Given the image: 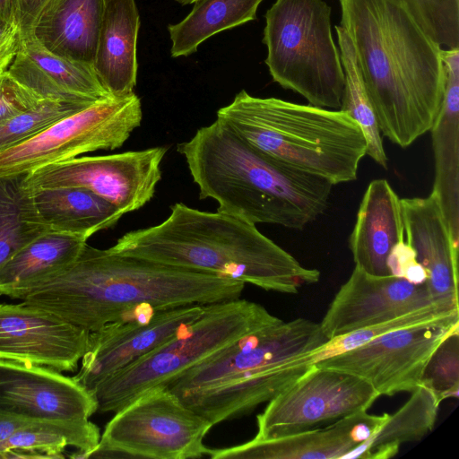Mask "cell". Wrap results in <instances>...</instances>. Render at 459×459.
Segmentation results:
<instances>
[{
    "mask_svg": "<svg viewBox=\"0 0 459 459\" xmlns=\"http://www.w3.org/2000/svg\"><path fill=\"white\" fill-rule=\"evenodd\" d=\"M382 136L406 148L429 132L445 90L442 48L389 0H339Z\"/></svg>",
    "mask_w": 459,
    "mask_h": 459,
    "instance_id": "6da1fadb",
    "label": "cell"
},
{
    "mask_svg": "<svg viewBox=\"0 0 459 459\" xmlns=\"http://www.w3.org/2000/svg\"><path fill=\"white\" fill-rule=\"evenodd\" d=\"M242 281L108 249L83 247L78 257L22 299L93 332L139 308L163 309L239 299Z\"/></svg>",
    "mask_w": 459,
    "mask_h": 459,
    "instance_id": "7a4b0ae2",
    "label": "cell"
},
{
    "mask_svg": "<svg viewBox=\"0 0 459 459\" xmlns=\"http://www.w3.org/2000/svg\"><path fill=\"white\" fill-rule=\"evenodd\" d=\"M170 211L161 223L129 231L109 249L284 294L320 279L318 270L303 266L254 223L181 203Z\"/></svg>",
    "mask_w": 459,
    "mask_h": 459,
    "instance_id": "3957f363",
    "label": "cell"
},
{
    "mask_svg": "<svg viewBox=\"0 0 459 459\" xmlns=\"http://www.w3.org/2000/svg\"><path fill=\"white\" fill-rule=\"evenodd\" d=\"M177 151L200 199L215 200L219 212L300 230L328 207L333 185L265 156L217 119Z\"/></svg>",
    "mask_w": 459,
    "mask_h": 459,
    "instance_id": "277c9868",
    "label": "cell"
},
{
    "mask_svg": "<svg viewBox=\"0 0 459 459\" xmlns=\"http://www.w3.org/2000/svg\"><path fill=\"white\" fill-rule=\"evenodd\" d=\"M216 119L265 156L333 186L356 180L367 152L360 126L341 109L242 90Z\"/></svg>",
    "mask_w": 459,
    "mask_h": 459,
    "instance_id": "5b68a950",
    "label": "cell"
},
{
    "mask_svg": "<svg viewBox=\"0 0 459 459\" xmlns=\"http://www.w3.org/2000/svg\"><path fill=\"white\" fill-rule=\"evenodd\" d=\"M282 320L246 299L204 305L203 314L174 336L100 383L98 411L116 412L141 394L169 383L243 336Z\"/></svg>",
    "mask_w": 459,
    "mask_h": 459,
    "instance_id": "8992f818",
    "label": "cell"
},
{
    "mask_svg": "<svg viewBox=\"0 0 459 459\" xmlns=\"http://www.w3.org/2000/svg\"><path fill=\"white\" fill-rule=\"evenodd\" d=\"M324 0H275L266 11L263 42L273 80L310 105L340 109L344 73Z\"/></svg>",
    "mask_w": 459,
    "mask_h": 459,
    "instance_id": "52a82bcc",
    "label": "cell"
},
{
    "mask_svg": "<svg viewBox=\"0 0 459 459\" xmlns=\"http://www.w3.org/2000/svg\"><path fill=\"white\" fill-rule=\"evenodd\" d=\"M212 426L168 387H154L117 411L83 458H200Z\"/></svg>",
    "mask_w": 459,
    "mask_h": 459,
    "instance_id": "ba28073f",
    "label": "cell"
},
{
    "mask_svg": "<svg viewBox=\"0 0 459 459\" xmlns=\"http://www.w3.org/2000/svg\"><path fill=\"white\" fill-rule=\"evenodd\" d=\"M142 118L134 92L99 100L0 152V176L24 175L87 152L120 148Z\"/></svg>",
    "mask_w": 459,
    "mask_h": 459,
    "instance_id": "9c48e42d",
    "label": "cell"
},
{
    "mask_svg": "<svg viewBox=\"0 0 459 459\" xmlns=\"http://www.w3.org/2000/svg\"><path fill=\"white\" fill-rule=\"evenodd\" d=\"M163 146L121 153L75 157L35 169L24 177L28 190L80 187L108 202L123 214L134 212L154 195L161 179Z\"/></svg>",
    "mask_w": 459,
    "mask_h": 459,
    "instance_id": "30bf717a",
    "label": "cell"
},
{
    "mask_svg": "<svg viewBox=\"0 0 459 459\" xmlns=\"http://www.w3.org/2000/svg\"><path fill=\"white\" fill-rule=\"evenodd\" d=\"M379 396L359 377L313 365L257 415L255 437L273 438L313 429L368 411Z\"/></svg>",
    "mask_w": 459,
    "mask_h": 459,
    "instance_id": "8fae6325",
    "label": "cell"
},
{
    "mask_svg": "<svg viewBox=\"0 0 459 459\" xmlns=\"http://www.w3.org/2000/svg\"><path fill=\"white\" fill-rule=\"evenodd\" d=\"M327 341L319 323L301 317L281 321L243 336L186 370L166 387L181 396L233 383L269 366L307 354Z\"/></svg>",
    "mask_w": 459,
    "mask_h": 459,
    "instance_id": "7c38bea8",
    "label": "cell"
},
{
    "mask_svg": "<svg viewBox=\"0 0 459 459\" xmlns=\"http://www.w3.org/2000/svg\"><path fill=\"white\" fill-rule=\"evenodd\" d=\"M458 330L459 322L404 327L315 366L359 377L380 396L411 393L420 385L425 367L438 345Z\"/></svg>",
    "mask_w": 459,
    "mask_h": 459,
    "instance_id": "4fadbf2b",
    "label": "cell"
},
{
    "mask_svg": "<svg viewBox=\"0 0 459 459\" xmlns=\"http://www.w3.org/2000/svg\"><path fill=\"white\" fill-rule=\"evenodd\" d=\"M204 305L139 308L90 332L81 368L73 377L91 391L106 378L152 351L197 319Z\"/></svg>",
    "mask_w": 459,
    "mask_h": 459,
    "instance_id": "5bb4252c",
    "label": "cell"
},
{
    "mask_svg": "<svg viewBox=\"0 0 459 459\" xmlns=\"http://www.w3.org/2000/svg\"><path fill=\"white\" fill-rule=\"evenodd\" d=\"M90 332L29 305L0 304V359L75 371Z\"/></svg>",
    "mask_w": 459,
    "mask_h": 459,
    "instance_id": "9a60e30c",
    "label": "cell"
},
{
    "mask_svg": "<svg viewBox=\"0 0 459 459\" xmlns=\"http://www.w3.org/2000/svg\"><path fill=\"white\" fill-rule=\"evenodd\" d=\"M433 305L438 304L433 301L425 282L415 284L393 275L375 276L355 266L319 324L330 340Z\"/></svg>",
    "mask_w": 459,
    "mask_h": 459,
    "instance_id": "2e32d148",
    "label": "cell"
},
{
    "mask_svg": "<svg viewBox=\"0 0 459 459\" xmlns=\"http://www.w3.org/2000/svg\"><path fill=\"white\" fill-rule=\"evenodd\" d=\"M0 411L32 420L90 419L98 404L74 377L0 359Z\"/></svg>",
    "mask_w": 459,
    "mask_h": 459,
    "instance_id": "e0dca14e",
    "label": "cell"
},
{
    "mask_svg": "<svg viewBox=\"0 0 459 459\" xmlns=\"http://www.w3.org/2000/svg\"><path fill=\"white\" fill-rule=\"evenodd\" d=\"M407 244L424 268L425 284L433 301L451 308L458 306V244L450 233L437 195L401 198Z\"/></svg>",
    "mask_w": 459,
    "mask_h": 459,
    "instance_id": "ac0fdd59",
    "label": "cell"
},
{
    "mask_svg": "<svg viewBox=\"0 0 459 459\" xmlns=\"http://www.w3.org/2000/svg\"><path fill=\"white\" fill-rule=\"evenodd\" d=\"M387 416L359 411L324 429L273 438L254 437L241 445L209 449L207 455L212 459H343L372 437Z\"/></svg>",
    "mask_w": 459,
    "mask_h": 459,
    "instance_id": "d6986e66",
    "label": "cell"
},
{
    "mask_svg": "<svg viewBox=\"0 0 459 459\" xmlns=\"http://www.w3.org/2000/svg\"><path fill=\"white\" fill-rule=\"evenodd\" d=\"M7 72L42 100L89 106L111 97L91 65L56 55L30 35Z\"/></svg>",
    "mask_w": 459,
    "mask_h": 459,
    "instance_id": "ffe728a7",
    "label": "cell"
},
{
    "mask_svg": "<svg viewBox=\"0 0 459 459\" xmlns=\"http://www.w3.org/2000/svg\"><path fill=\"white\" fill-rule=\"evenodd\" d=\"M404 240L401 198L386 179L372 180L349 238L355 266L371 275H390L388 256L394 247Z\"/></svg>",
    "mask_w": 459,
    "mask_h": 459,
    "instance_id": "44dd1931",
    "label": "cell"
},
{
    "mask_svg": "<svg viewBox=\"0 0 459 459\" xmlns=\"http://www.w3.org/2000/svg\"><path fill=\"white\" fill-rule=\"evenodd\" d=\"M445 90L430 128L435 161L432 192L440 202L451 236L459 242V48L442 49Z\"/></svg>",
    "mask_w": 459,
    "mask_h": 459,
    "instance_id": "7402d4cb",
    "label": "cell"
},
{
    "mask_svg": "<svg viewBox=\"0 0 459 459\" xmlns=\"http://www.w3.org/2000/svg\"><path fill=\"white\" fill-rule=\"evenodd\" d=\"M106 1L48 0L28 35L56 55L93 66Z\"/></svg>",
    "mask_w": 459,
    "mask_h": 459,
    "instance_id": "603a6c76",
    "label": "cell"
},
{
    "mask_svg": "<svg viewBox=\"0 0 459 459\" xmlns=\"http://www.w3.org/2000/svg\"><path fill=\"white\" fill-rule=\"evenodd\" d=\"M139 29L140 14L134 0L106 1L93 68L102 86L113 97L134 92Z\"/></svg>",
    "mask_w": 459,
    "mask_h": 459,
    "instance_id": "cb8c5ba5",
    "label": "cell"
},
{
    "mask_svg": "<svg viewBox=\"0 0 459 459\" xmlns=\"http://www.w3.org/2000/svg\"><path fill=\"white\" fill-rule=\"evenodd\" d=\"M40 221L49 231L88 239L113 227L123 212L94 193L80 187L29 190Z\"/></svg>",
    "mask_w": 459,
    "mask_h": 459,
    "instance_id": "d4e9b609",
    "label": "cell"
},
{
    "mask_svg": "<svg viewBox=\"0 0 459 459\" xmlns=\"http://www.w3.org/2000/svg\"><path fill=\"white\" fill-rule=\"evenodd\" d=\"M87 239L47 231L19 250L0 269V296L23 299L41 281L73 263Z\"/></svg>",
    "mask_w": 459,
    "mask_h": 459,
    "instance_id": "484cf974",
    "label": "cell"
},
{
    "mask_svg": "<svg viewBox=\"0 0 459 459\" xmlns=\"http://www.w3.org/2000/svg\"><path fill=\"white\" fill-rule=\"evenodd\" d=\"M99 428L90 419L33 420L0 442V458H64L67 446L83 458L99 444Z\"/></svg>",
    "mask_w": 459,
    "mask_h": 459,
    "instance_id": "4316f807",
    "label": "cell"
},
{
    "mask_svg": "<svg viewBox=\"0 0 459 459\" xmlns=\"http://www.w3.org/2000/svg\"><path fill=\"white\" fill-rule=\"evenodd\" d=\"M411 393L409 400L394 414H388L372 437L344 458L388 459L398 453L402 444L419 440L431 431L441 402L422 385Z\"/></svg>",
    "mask_w": 459,
    "mask_h": 459,
    "instance_id": "83f0119b",
    "label": "cell"
},
{
    "mask_svg": "<svg viewBox=\"0 0 459 459\" xmlns=\"http://www.w3.org/2000/svg\"><path fill=\"white\" fill-rule=\"evenodd\" d=\"M264 0H196L179 22L168 26L173 57L186 56L210 37L256 19Z\"/></svg>",
    "mask_w": 459,
    "mask_h": 459,
    "instance_id": "f1b7e54d",
    "label": "cell"
},
{
    "mask_svg": "<svg viewBox=\"0 0 459 459\" xmlns=\"http://www.w3.org/2000/svg\"><path fill=\"white\" fill-rule=\"evenodd\" d=\"M24 177L0 176V269L23 247L49 231L37 215Z\"/></svg>",
    "mask_w": 459,
    "mask_h": 459,
    "instance_id": "f546056e",
    "label": "cell"
},
{
    "mask_svg": "<svg viewBox=\"0 0 459 459\" xmlns=\"http://www.w3.org/2000/svg\"><path fill=\"white\" fill-rule=\"evenodd\" d=\"M334 29L345 79L340 109L360 126L367 141L366 155L386 169L388 158L384 149L383 136L360 76L353 45L341 25H335Z\"/></svg>",
    "mask_w": 459,
    "mask_h": 459,
    "instance_id": "4dcf8cb0",
    "label": "cell"
},
{
    "mask_svg": "<svg viewBox=\"0 0 459 459\" xmlns=\"http://www.w3.org/2000/svg\"><path fill=\"white\" fill-rule=\"evenodd\" d=\"M459 322V308L429 306L391 320L371 325L328 340L324 345L302 356L310 366L351 351L391 331L404 327Z\"/></svg>",
    "mask_w": 459,
    "mask_h": 459,
    "instance_id": "1f68e13d",
    "label": "cell"
},
{
    "mask_svg": "<svg viewBox=\"0 0 459 459\" xmlns=\"http://www.w3.org/2000/svg\"><path fill=\"white\" fill-rule=\"evenodd\" d=\"M402 7L436 43L459 48V0H389Z\"/></svg>",
    "mask_w": 459,
    "mask_h": 459,
    "instance_id": "d6a6232c",
    "label": "cell"
},
{
    "mask_svg": "<svg viewBox=\"0 0 459 459\" xmlns=\"http://www.w3.org/2000/svg\"><path fill=\"white\" fill-rule=\"evenodd\" d=\"M86 107L50 100H42L34 108L0 123V152L30 139L54 122Z\"/></svg>",
    "mask_w": 459,
    "mask_h": 459,
    "instance_id": "836d02e7",
    "label": "cell"
},
{
    "mask_svg": "<svg viewBox=\"0 0 459 459\" xmlns=\"http://www.w3.org/2000/svg\"><path fill=\"white\" fill-rule=\"evenodd\" d=\"M442 402L457 397L459 390V330L448 334L429 359L421 384Z\"/></svg>",
    "mask_w": 459,
    "mask_h": 459,
    "instance_id": "e575fe53",
    "label": "cell"
},
{
    "mask_svg": "<svg viewBox=\"0 0 459 459\" xmlns=\"http://www.w3.org/2000/svg\"><path fill=\"white\" fill-rule=\"evenodd\" d=\"M42 100L13 79L7 71L0 74V123L34 108Z\"/></svg>",
    "mask_w": 459,
    "mask_h": 459,
    "instance_id": "d590c367",
    "label": "cell"
},
{
    "mask_svg": "<svg viewBox=\"0 0 459 459\" xmlns=\"http://www.w3.org/2000/svg\"><path fill=\"white\" fill-rule=\"evenodd\" d=\"M21 45L22 35L18 24L0 22V74L8 70Z\"/></svg>",
    "mask_w": 459,
    "mask_h": 459,
    "instance_id": "8d00e7d4",
    "label": "cell"
},
{
    "mask_svg": "<svg viewBox=\"0 0 459 459\" xmlns=\"http://www.w3.org/2000/svg\"><path fill=\"white\" fill-rule=\"evenodd\" d=\"M416 261L413 249L405 240L397 243L387 259L390 275L403 278L405 269Z\"/></svg>",
    "mask_w": 459,
    "mask_h": 459,
    "instance_id": "74e56055",
    "label": "cell"
},
{
    "mask_svg": "<svg viewBox=\"0 0 459 459\" xmlns=\"http://www.w3.org/2000/svg\"><path fill=\"white\" fill-rule=\"evenodd\" d=\"M48 0H17V24L22 38L28 35Z\"/></svg>",
    "mask_w": 459,
    "mask_h": 459,
    "instance_id": "f35d334b",
    "label": "cell"
},
{
    "mask_svg": "<svg viewBox=\"0 0 459 459\" xmlns=\"http://www.w3.org/2000/svg\"><path fill=\"white\" fill-rule=\"evenodd\" d=\"M31 420H33L0 411V442Z\"/></svg>",
    "mask_w": 459,
    "mask_h": 459,
    "instance_id": "ab89813d",
    "label": "cell"
},
{
    "mask_svg": "<svg viewBox=\"0 0 459 459\" xmlns=\"http://www.w3.org/2000/svg\"><path fill=\"white\" fill-rule=\"evenodd\" d=\"M0 22L17 23V0H0Z\"/></svg>",
    "mask_w": 459,
    "mask_h": 459,
    "instance_id": "60d3db41",
    "label": "cell"
},
{
    "mask_svg": "<svg viewBox=\"0 0 459 459\" xmlns=\"http://www.w3.org/2000/svg\"><path fill=\"white\" fill-rule=\"evenodd\" d=\"M175 1L185 5V4H194L196 0H175Z\"/></svg>",
    "mask_w": 459,
    "mask_h": 459,
    "instance_id": "b9f144b4",
    "label": "cell"
}]
</instances>
